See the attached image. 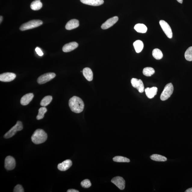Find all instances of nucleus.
I'll return each mask as SVG.
<instances>
[{
	"label": "nucleus",
	"mask_w": 192,
	"mask_h": 192,
	"mask_svg": "<svg viewBox=\"0 0 192 192\" xmlns=\"http://www.w3.org/2000/svg\"><path fill=\"white\" fill-rule=\"evenodd\" d=\"M131 83L133 87L138 89L139 92L140 93L144 92V83L141 80L133 78L131 80Z\"/></svg>",
	"instance_id": "8"
},
{
	"label": "nucleus",
	"mask_w": 192,
	"mask_h": 192,
	"mask_svg": "<svg viewBox=\"0 0 192 192\" xmlns=\"http://www.w3.org/2000/svg\"><path fill=\"white\" fill-rule=\"evenodd\" d=\"M69 105L72 111L76 113H80L83 111L85 104L82 100L77 96H74L70 98Z\"/></svg>",
	"instance_id": "1"
},
{
	"label": "nucleus",
	"mask_w": 192,
	"mask_h": 192,
	"mask_svg": "<svg viewBox=\"0 0 192 192\" xmlns=\"http://www.w3.org/2000/svg\"><path fill=\"white\" fill-rule=\"evenodd\" d=\"M152 55L156 60H159L163 57V54L161 51L158 48L154 49L153 51Z\"/></svg>",
	"instance_id": "25"
},
{
	"label": "nucleus",
	"mask_w": 192,
	"mask_h": 192,
	"mask_svg": "<svg viewBox=\"0 0 192 192\" xmlns=\"http://www.w3.org/2000/svg\"><path fill=\"white\" fill-rule=\"evenodd\" d=\"M47 112V109L45 107L40 108L39 110V113L37 115L36 119L38 120L42 119L44 117V115Z\"/></svg>",
	"instance_id": "27"
},
{
	"label": "nucleus",
	"mask_w": 192,
	"mask_h": 192,
	"mask_svg": "<svg viewBox=\"0 0 192 192\" xmlns=\"http://www.w3.org/2000/svg\"><path fill=\"white\" fill-rule=\"evenodd\" d=\"M52 97L51 96H46L41 101L40 105L43 107H45L48 105L52 101Z\"/></svg>",
	"instance_id": "24"
},
{
	"label": "nucleus",
	"mask_w": 192,
	"mask_h": 192,
	"mask_svg": "<svg viewBox=\"0 0 192 192\" xmlns=\"http://www.w3.org/2000/svg\"><path fill=\"white\" fill-rule=\"evenodd\" d=\"M81 185L82 187L85 188H88L91 187V184L89 179H86L81 182Z\"/></svg>",
	"instance_id": "30"
},
{
	"label": "nucleus",
	"mask_w": 192,
	"mask_h": 192,
	"mask_svg": "<svg viewBox=\"0 0 192 192\" xmlns=\"http://www.w3.org/2000/svg\"><path fill=\"white\" fill-rule=\"evenodd\" d=\"M42 4L40 0H35L32 2L30 5L31 9L34 11H38L42 8Z\"/></svg>",
	"instance_id": "20"
},
{
	"label": "nucleus",
	"mask_w": 192,
	"mask_h": 192,
	"mask_svg": "<svg viewBox=\"0 0 192 192\" xmlns=\"http://www.w3.org/2000/svg\"><path fill=\"white\" fill-rule=\"evenodd\" d=\"M113 161L117 162H130V160L129 159L123 156H117L113 158Z\"/></svg>",
	"instance_id": "29"
},
{
	"label": "nucleus",
	"mask_w": 192,
	"mask_h": 192,
	"mask_svg": "<svg viewBox=\"0 0 192 192\" xmlns=\"http://www.w3.org/2000/svg\"><path fill=\"white\" fill-rule=\"evenodd\" d=\"M185 57L188 61H192V46L189 47L186 51Z\"/></svg>",
	"instance_id": "28"
},
{
	"label": "nucleus",
	"mask_w": 192,
	"mask_h": 192,
	"mask_svg": "<svg viewBox=\"0 0 192 192\" xmlns=\"http://www.w3.org/2000/svg\"><path fill=\"white\" fill-rule=\"evenodd\" d=\"M158 91L157 88L153 87L152 88H147L145 89L146 95L148 98L152 99L156 95Z\"/></svg>",
	"instance_id": "17"
},
{
	"label": "nucleus",
	"mask_w": 192,
	"mask_h": 192,
	"mask_svg": "<svg viewBox=\"0 0 192 192\" xmlns=\"http://www.w3.org/2000/svg\"><path fill=\"white\" fill-rule=\"evenodd\" d=\"M133 45H134L135 51L138 53L141 52L144 48V43L142 41L140 40L135 41Z\"/></svg>",
	"instance_id": "21"
},
{
	"label": "nucleus",
	"mask_w": 192,
	"mask_h": 192,
	"mask_svg": "<svg viewBox=\"0 0 192 192\" xmlns=\"http://www.w3.org/2000/svg\"><path fill=\"white\" fill-rule=\"evenodd\" d=\"M78 44L76 42H73L66 44L63 47L62 50L64 52L71 51L77 48Z\"/></svg>",
	"instance_id": "14"
},
{
	"label": "nucleus",
	"mask_w": 192,
	"mask_h": 192,
	"mask_svg": "<svg viewBox=\"0 0 192 192\" xmlns=\"http://www.w3.org/2000/svg\"><path fill=\"white\" fill-rule=\"evenodd\" d=\"M22 186L20 185H17L15 187L13 192H24Z\"/></svg>",
	"instance_id": "31"
},
{
	"label": "nucleus",
	"mask_w": 192,
	"mask_h": 192,
	"mask_svg": "<svg viewBox=\"0 0 192 192\" xmlns=\"http://www.w3.org/2000/svg\"><path fill=\"white\" fill-rule=\"evenodd\" d=\"M177 1L180 3L182 4L183 3V0H177Z\"/></svg>",
	"instance_id": "35"
},
{
	"label": "nucleus",
	"mask_w": 192,
	"mask_h": 192,
	"mask_svg": "<svg viewBox=\"0 0 192 192\" xmlns=\"http://www.w3.org/2000/svg\"><path fill=\"white\" fill-rule=\"evenodd\" d=\"M67 192H79V191L73 189H71L68 190Z\"/></svg>",
	"instance_id": "33"
},
{
	"label": "nucleus",
	"mask_w": 192,
	"mask_h": 192,
	"mask_svg": "<svg viewBox=\"0 0 192 192\" xmlns=\"http://www.w3.org/2000/svg\"><path fill=\"white\" fill-rule=\"evenodd\" d=\"M111 181L119 189L123 190L125 189V181L123 178L120 177H115L111 180Z\"/></svg>",
	"instance_id": "11"
},
{
	"label": "nucleus",
	"mask_w": 192,
	"mask_h": 192,
	"mask_svg": "<svg viewBox=\"0 0 192 192\" xmlns=\"http://www.w3.org/2000/svg\"><path fill=\"white\" fill-rule=\"evenodd\" d=\"M16 166L15 159L11 156H7L5 160V167L7 170H11L14 169Z\"/></svg>",
	"instance_id": "9"
},
{
	"label": "nucleus",
	"mask_w": 192,
	"mask_h": 192,
	"mask_svg": "<svg viewBox=\"0 0 192 192\" xmlns=\"http://www.w3.org/2000/svg\"><path fill=\"white\" fill-rule=\"evenodd\" d=\"M82 3L89 5L98 6L104 3L103 0H80Z\"/></svg>",
	"instance_id": "18"
},
{
	"label": "nucleus",
	"mask_w": 192,
	"mask_h": 192,
	"mask_svg": "<svg viewBox=\"0 0 192 192\" xmlns=\"http://www.w3.org/2000/svg\"><path fill=\"white\" fill-rule=\"evenodd\" d=\"M35 51H36L37 54H38L39 56H42L43 55V54H44L42 50H41L40 48H38V47H37L36 49H35Z\"/></svg>",
	"instance_id": "32"
},
{
	"label": "nucleus",
	"mask_w": 192,
	"mask_h": 192,
	"mask_svg": "<svg viewBox=\"0 0 192 192\" xmlns=\"http://www.w3.org/2000/svg\"><path fill=\"white\" fill-rule=\"evenodd\" d=\"M118 17L117 16L111 17L103 23L101 26V29L105 30L109 28L114 25L118 21Z\"/></svg>",
	"instance_id": "12"
},
{
	"label": "nucleus",
	"mask_w": 192,
	"mask_h": 192,
	"mask_svg": "<svg viewBox=\"0 0 192 192\" xmlns=\"http://www.w3.org/2000/svg\"><path fill=\"white\" fill-rule=\"evenodd\" d=\"M155 73V70L153 68L150 67H147L144 68L143 71V73L147 77H150Z\"/></svg>",
	"instance_id": "26"
},
{
	"label": "nucleus",
	"mask_w": 192,
	"mask_h": 192,
	"mask_svg": "<svg viewBox=\"0 0 192 192\" xmlns=\"http://www.w3.org/2000/svg\"><path fill=\"white\" fill-rule=\"evenodd\" d=\"M185 192H192V187L186 190Z\"/></svg>",
	"instance_id": "34"
},
{
	"label": "nucleus",
	"mask_w": 192,
	"mask_h": 192,
	"mask_svg": "<svg viewBox=\"0 0 192 192\" xmlns=\"http://www.w3.org/2000/svg\"><path fill=\"white\" fill-rule=\"evenodd\" d=\"M79 21L78 20L73 19L68 21L65 26L66 29L67 30H71L77 28L79 26Z\"/></svg>",
	"instance_id": "16"
},
{
	"label": "nucleus",
	"mask_w": 192,
	"mask_h": 192,
	"mask_svg": "<svg viewBox=\"0 0 192 192\" xmlns=\"http://www.w3.org/2000/svg\"><path fill=\"white\" fill-rule=\"evenodd\" d=\"M151 159L154 161L158 162H165L167 160L165 156L160 155L159 154H154L150 156Z\"/></svg>",
	"instance_id": "23"
},
{
	"label": "nucleus",
	"mask_w": 192,
	"mask_h": 192,
	"mask_svg": "<svg viewBox=\"0 0 192 192\" xmlns=\"http://www.w3.org/2000/svg\"><path fill=\"white\" fill-rule=\"evenodd\" d=\"M159 24L162 30L168 38L169 39L172 38L173 37V33L171 27L168 23L165 21L161 20L159 21Z\"/></svg>",
	"instance_id": "7"
},
{
	"label": "nucleus",
	"mask_w": 192,
	"mask_h": 192,
	"mask_svg": "<svg viewBox=\"0 0 192 192\" xmlns=\"http://www.w3.org/2000/svg\"><path fill=\"white\" fill-rule=\"evenodd\" d=\"M48 138V135L42 129H38L35 131L31 137V140L34 144H42L45 142Z\"/></svg>",
	"instance_id": "2"
},
{
	"label": "nucleus",
	"mask_w": 192,
	"mask_h": 192,
	"mask_svg": "<svg viewBox=\"0 0 192 192\" xmlns=\"http://www.w3.org/2000/svg\"><path fill=\"white\" fill-rule=\"evenodd\" d=\"M56 74L54 73H48L43 74L39 77L37 80V82L40 84L42 85L51 81L56 77Z\"/></svg>",
	"instance_id": "6"
},
{
	"label": "nucleus",
	"mask_w": 192,
	"mask_h": 192,
	"mask_svg": "<svg viewBox=\"0 0 192 192\" xmlns=\"http://www.w3.org/2000/svg\"><path fill=\"white\" fill-rule=\"evenodd\" d=\"M1 20H0V21H1V22H2V21L3 20V17L2 16H1Z\"/></svg>",
	"instance_id": "36"
},
{
	"label": "nucleus",
	"mask_w": 192,
	"mask_h": 192,
	"mask_svg": "<svg viewBox=\"0 0 192 192\" xmlns=\"http://www.w3.org/2000/svg\"><path fill=\"white\" fill-rule=\"evenodd\" d=\"M174 87L172 83L166 85L164 88L161 95L160 98L162 101H165L169 99L173 92Z\"/></svg>",
	"instance_id": "4"
},
{
	"label": "nucleus",
	"mask_w": 192,
	"mask_h": 192,
	"mask_svg": "<svg viewBox=\"0 0 192 192\" xmlns=\"http://www.w3.org/2000/svg\"><path fill=\"white\" fill-rule=\"evenodd\" d=\"M72 165V162L71 160L67 159L62 162V163L59 164L57 168L58 170L61 171H65L69 169Z\"/></svg>",
	"instance_id": "13"
},
{
	"label": "nucleus",
	"mask_w": 192,
	"mask_h": 192,
	"mask_svg": "<svg viewBox=\"0 0 192 192\" xmlns=\"http://www.w3.org/2000/svg\"><path fill=\"white\" fill-rule=\"evenodd\" d=\"M23 127L22 122L20 121H17L16 124L10 130L7 132L6 133L4 138H11L16 134L17 131H20L23 130Z\"/></svg>",
	"instance_id": "5"
},
{
	"label": "nucleus",
	"mask_w": 192,
	"mask_h": 192,
	"mask_svg": "<svg viewBox=\"0 0 192 192\" xmlns=\"http://www.w3.org/2000/svg\"><path fill=\"white\" fill-rule=\"evenodd\" d=\"M16 77V75L14 73L7 72L0 75V81L3 82H10L13 81Z\"/></svg>",
	"instance_id": "10"
},
{
	"label": "nucleus",
	"mask_w": 192,
	"mask_h": 192,
	"mask_svg": "<svg viewBox=\"0 0 192 192\" xmlns=\"http://www.w3.org/2000/svg\"><path fill=\"white\" fill-rule=\"evenodd\" d=\"M42 23V21L38 20H31L21 25L20 27V30L22 31L28 30L40 26Z\"/></svg>",
	"instance_id": "3"
},
{
	"label": "nucleus",
	"mask_w": 192,
	"mask_h": 192,
	"mask_svg": "<svg viewBox=\"0 0 192 192\" xmlns=\"http://www.w3.org/2000/svg\"><path fill=\"white\" fill-rule=\"evenodd\" d=\"M134 29L137 32L141 33H145L147 30V28L145 25L142 23H138L135 25Z\"/></svg>",
	"instance_id": "22"
},
{
	"label": "nucleus",
	"mask_w": 192,
	"mask_h": 192,
	"mask_svg": "<svg viewBox=\"0 0 192 192\" xmlns=\"http://www.w3.org/2000/svg\"><path fill=\"white\" fill-rule=\"evenodd\" d=\"M34 95L33 93H30L26 94L21 98L20 100V103L23 106L26 105L32 101Z\"/></svg>",
	"instance_id": "15"
},
{
	"label": "nucleus",
	"mask_w": 192,
	"mask_h": 192,
	"mask_svg": "<svg viewBox=\"0 0 192 192\" xmlns=\"http://www.w3.org/2000/svg\"><path fill=\"white\" fill-rule=\"evenodd\" d=\"M82 72L84 77L87 81L90 82L92 81L93 74L91 69L88 67L85 68L83 70Z\"/></svg>",
	"instance_id": "19"
}]
</instances>
